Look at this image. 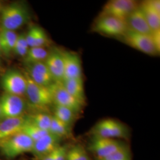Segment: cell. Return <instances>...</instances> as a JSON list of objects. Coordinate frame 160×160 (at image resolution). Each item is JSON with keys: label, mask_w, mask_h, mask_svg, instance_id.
<instances>
[{"label": "cell", "mask_w": 160, "mask_h": 160, "mask_svg": "<svg viewBox=\"0 0 160 160\" xmlns=\"http://www.w3.org/2000/svg\"><path fill=\"white\" fill-rule=\"evenodd\" d=\"M92 32L113 37H122L126 34L128 28L126 22L116 17L100 16L94 23Z\"/></svg>", "instance_id": "cell-4"}, {"label": "cell", "mask_w": 160, "mask_h": 160, "mask_svg": "<svg viewBox=\"0 0 160 160\" xmlns=\"http://www.w3.org/2000/svg\"><path fill=\"white\" fill-rule=\"evenodd\" d=\"M138 7L137 2L133 0H112L103 7L100 16H109L126 21V18Z\"/></svg>", "instance_id": "cell-9"}, {"label": "cell", "mask_w": 160, "mask_h": 160, "mask_svg": "<svg viewBox=\"0 0 160 160\" xmlns=\"http://www.w3.org/2000/svg\"><path fill=\"white\" fill-rule=\"evenodd\" d=\"M45 63L55 82H62L64 71L63 51L55 48L49 51Z\"/></svg>", "instance_id": "cell-14"}, {"label": "cell", "mask_w": 160, "mask_h": 160, "mask_svg": "<svg viewBox=\"0 0 160 160\" xmlns=\"http://www.w3.org/2000/svg\"><path fill=\"white\" fill-rule=\"evenodd\" d=\"M1 86L4 92L23 97L26 95L27 78L25 74L16 69H9L2 76Z\"/></svg>", "instance_id": "cell-5"}, {"label": "cell", "mask_w": 160, "mask_h": 160, "mask_svg": "<svg viewBox=\"0 0 160 160\" xmlns=\"http://www.w3.org/2000/svg\"><path fill=\"white\" fill-rule=\"evenodd\" d=\"M22 132L25 133L34 142L38 141L40 138L46 135L49 132L44 131L34 125L30 122L29 118L26 124L23 126Z\"/></svg>", "instance_id": "cell-26"}, {"label": "cell", "mask_w": 160, "mask_h": 160, "mask_svg": "<svg viewBox=\"0 0 160 160\" xmlns=\"http://www.w3.org/2000/svg\"><path fill=\"white\" fill-rule=\"evenodd\" d=\"M49 132L61 138L68 137L71 132L70 126L52 116Z\"/></svg>", "instance_id": "cell-24"}, {"label": "cell", "mask_w": 160, "mask_h": 160, "mask_svg": "<svg viewBox=\"0 0 160 160\" xmlns=\"http://www.w3.org/2000/svg\"><path fill=\"white\" fill-rule=\"evenodd\" d=\"M26 74L35 83L45 87H50L54 82L45 62L26 65Z\"/></svg>", "instance_id": "cell-12"}, {"label": "cell", "mask_w": 160, "mask_h": 160, "mask_svg": "<svg viewBox=\"0 0 160 160\" xmlns=\"http://www.w3.org/2000/svg\"><path fill=\"white\" fill-rule=\"evenodd\" d=\"M63 81L82 78V62L80 55L77 53L69 51H63Z\"/></svg>", "instance_id": "cell-13"}, {"label": "cell", "mask_w": 160, "mask_h": 160, "mask_svg": "<svg viewBox=\"0 0 160 160\" xmlns=\"http://www.w3.org/2000/svg\"><path fill=\"white\" fill-rule=\"evenodd\" d=\"M29 48L30 47L26 38V33L18 35L13 53L19 57L24 58L29 51Z\"/></svg>", "instance_id": "cell-27"}, {"label": "cell", "mask_w": 160, "mask_h": 160, "mask_svg": "<svg viewBox=\"0 0 160 160\" xmlns=\"http://www.w3.org/2000/svg\"><path fill=\"white\" fill-rule=\"evenodd\" d=\"M1 48H0V56H1Z\"/></svg>", "instance_id": "cell-33"}, {"label": "cell", "mask_w": 160, "mask_h": 160, "mask_svg": "<svg viewBox=\"0 0 160 160\" xmlns=\"http://www.w3.org/2000/svg\"><path fill=\"white\" fill-rule=\"evenodd\" d=\"M48 54L49 51L45 47L30 48L24 58V62L26 65L45 62Z\"/></svg>", "instance_id": "cell-22"}, {"label": "cell", "mask_w": 160, "mask_h": 160, "mask_svg": "<svg viewBox=\"0 0 160 160\" xmlns=\"http://www.w3.org/2000/svg\"><path fill=\"white\" fill-rule=\"evenodd\" d=\"M18 34L15 31L1 29L0 32V48L1 53L7 57L13 52Z\"/></svg>", "instance_id": "cell-21"}, {"label": "cell", "mask_w": 160, "mask_h": 160, "mask_svg": "<svg viewBox=\"0 0 160 160\" xmlns=\"http://www.w3.org/2000/svg\"><path fill=\"white\" fill-rule=\"evenodd\" d=\"M1 119L23 116L26 102L23 97L4 92L0 97Z\"/></svg>", "instance_id": "cell-8"}, {"label": "cell", "mask_w": 160, "mask_h": 160, "mask_svg": "<svg viewBox=\"0 0 160 160\" xmlns=\"http://www.w3.org/2000/svg\"><path fill=\"white\" fill-rule=\"evenodd\" d=\"M61 138L48 132L45 136L34 142L32 152L39 159L50 154L59 146Z\"/></svg>", "instance_id": "cell-15"}, {"label": "cell", "mask_w": 160, "mask_h": 160, "mask_svg": "<svg viewBox=\"0 0 160 160\" xmlns=\"http://www.w3.org/2000/svg\"><path fill=\"white\" fill-rule=\"evenodd\" d=\"M67 149L64 146H58L53 151L54 160H66Z\"/></svg>", "instance_id": "cell-30"}, {"label": "cell", "mask_w": 160, "mask_h": 160, "mask_svg": "<svg viewBox=\"0 0 160 160\" xmlns=\"http://www.w3.org/2000/svg\"><path fill=\"white\" fill-rule=\"evenodd\" d=\"M99 160H131L129 149L126 146L113 154Z\"/></svg>", "instance_id": "cell-29"}, {"label": "cell", "mask_w": 160, "mask_h": 160, "mask_svg": "<svg viewBox=\"0 0 160 160\" xmlns=\"http://www.w3.org/2000/svg\"><path fill=\"white\" fill-rule=\"evenodd\" d=\"M122 38L128 45L149 55L154 56L160 52L151 35L138 33L128 30Z\"/></svg>", "instance_id": "cell-7"}, {"label": "cell", "mask_w": 160, "mask_h": 160, "mask_svg": "<svg viewBox=\"0 0 160 160\" xmlns=\"http://www.w3.org/2000/svg\"><path fill=\"white\" fill-rule=\"evenodd\" d=\"M27 78L26 96L30 103L36 107L45 108L53 102V97L50 87H45L35 83L25 74Z\"/></svg>", "instance_id": "cell-6"}, {"label": "cell", "mask_w": 160, "mask_h": 160, "mask_svg": "<svg viewBox=\"0 0 160 160\" xmlns=\"http://www.w3.org/2000/svg\"><path fill=\"white\" fill-rule=\"evenodd\" d=\"M152 32L160 30V13L151 4L150 1L143 2L139 6Z\"/></svg>", "instance_id": "cell-20"}, {"label": "cell", "mask_w": 160, "mask_h": 160, "mask_svg": "<svg viewBox=\"0 0 160 160\" xmlns=\"http://www.w3.org/2000/svg\"><path fill=\"white\" fill-rule=\"evenodd\" d=\"M151 4L155 10L160 13V1L159 0H149Z\"/></svg>", "instance_id": "cell-31"}, {"label": "cell", "mask_w": 160, "mask_h": 160, "mask_svg": "<svg viewBox=\"0 0 160 160\" xmlns=\"http://www.w3.org/2000/svg\"><path fill=\"white\" fill-rule=\"evenodd\" d=\"M1 106H0V118H1Z\"/></svg>", "instance_id": "cell-32"}, {"label": "cell", "mask_w": 160, "mask_h": 160, "mask_svg": "<svg viewBox=\"0 0 160 160\" xmlns=\"http://www.w3.org/2000/svg\"><path fill=\"white\" fill-rule=\"evenodd\" d=\"M26 38L30 48L45 47L49 43V39L45 31L36 25L30 28L28 33H26Z\"/></svg>", "instance_id": "cell-18"}, {"label": "cell", "mask_w": 160, "mask_h": 160, "mask_svg": "<svg viewBox=\"0 0 160 160\" xmlns=\"http://www.w3.org/2000/svg\"><path fill=\"white\" fill-rule=\"evenodd\" d=\"M91 133L94 138L109 139H126L129 136L128 128L122 122L112 119L98 122L92 128Z\"/></svg>", "instance_id": "cell-3"}, {"label": "cell", "mask_w": 160, "mask_h": 160, "mask_svg": "<svg viewBox=\"0 0 160 160\" xmlns=\"http://www.w3.org/2000/svg\"><path fill=\"white\" fill-rule=\"evenodd\" d=\"M53 102L55 105L66 107L73 110L76 113L81 111L85 104L71 96L64 88L62 82H54L50 86Z\"/></svg>", "instance_id": "cell-10"}, {"label": "cell", "mask_w": 160, "mask_h": 160, "mask_svg": "<svg viewBox=\"0 0 160 160\" xmlns=\"http://www.w3.org/2000/svg\"><path fill=\"white\" fill-rule=\"evenodd\" d=\"M29 120L41 129L49 132L52 116L45 113H38L28 116Z\"/></svg>", "instance_id": "cell-25"}, {"label": "cell", "mask_w": 160, "mask_h": 160, "mask_svg": "<svg viewBox=\"0 0 160 160\" xmlns=\"http://www.w3.org/2000/svg\"><path fill=\"white\" fill-rule=\"evenodd\" d=\"M125 22L128 30L133 32L148 35H151L152 33L143 12L139 7L132 12Z\"/></svg>", "instance_id": "cell-17"}, {"label": "cell", "mask_w": 160, "mask_h": 160, "mask_svg": "<svg viewBox=\"0 0 160 160\" xmlns=\"http://www.w3.org/2000/svg\"><path fill=\"white\" fill-rule=\"evenodd\" d=\"M77 115V113L69 108L59 105H55L53 116L70 127L74 122Z\"/></svg>", "instance_id": "cell-23"}, {"label": "cell", "mask_w": 160, "mask_h": 160, "mask_svg": "<svg viewBox=\"0 0 160 160\" xmlns=\"http://www.w3.org/2000/svg\"><path fill=\"white\" fill-rule=\"evenodd\" d=\"M30 12L28 6L22 2H14L1 10V29L15 31L28 23Z\"/></svg>", "instance_id": "cell-1"}, {"label": "cell", "mask_w": 160, "mask_h": 160, "mask_svg": "<svg viewBox=\"0 0 160 160\" xmlns=\"http://www.w3.org/2000/svg\"><path fill=\"white\" fill-rule=\"evenodd\" d=\"M34 141L20 132L0 141V152L7 158H14L31 152Z\"/></svg>", "instance_id": "cell-2"}, {"label": "cell", "mask_w": 160, "mask_h": 160, "mask_svg": "<svg viewBox=\"0 0 160 160\" xmlns=\"http://www.w3.org/2000/svg\"><path fill=\"white\" fill-rule=\"evenodd\" d=\"M125 144L114 139L94 138L89 146V149L97 155L98 160L109 156L120 149Z\"/></svg>", "instance_id": "cell-11"}, {"label": "cell", "mask_w": 160, "mask_h": 160, "mask_svg": "<svg viewBox=\"0 0 160 160\" xmlns=\"http://www.w3.org/2000/svg\"><path fill=\"white\" fill-rule=\"evenodd\" d=\"M28 116L4 118L0 121V141L22 131L28 121Z\"/></svg>", "instance_id": "cell-16"}, {"label": "cell", "mask_w": 160, "mask_h": 160, "mask_svg": "<svg viewBox=\"0 0 160 160\" xmlns=\"http://www.w3.org/2000/svg\"><path fill=\"white\" fill-rule=\"evenodd\" d=\"M66 160H91L82 146L77 145L67 151Z\"/></svg>", "instance_id": "cell-28"}, {"label": "cell", "mask_w": 160, "mask_h": 160, "mask_svg": "<svg viewBox=\"0 0 160 160\" xmlns=\"http://www.w3.org/2000/svg\"><path fill=\"white\" fill-rule=\"evenodd\" d=\"M64 88L73 97L84 104H86V96L82 78L63 80Z\"/></svg>", "instance_id": "cell-19"}, {"label": "cell", "mask_w": 160, "mask_h": 160, "mask_svg": "<svg viewBox=\"0 0 160 160\" xmlns=\"http://www.w3.org/2000/svg\"><path fill=\"white\" fill-rule=\"evenodd\" d=\"M1 8H0V12H1Z\"/></svg>", "instance_id": "cell-34"}]
</instances>
